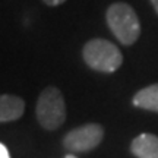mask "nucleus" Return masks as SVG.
I'll list each match as a JSON object with an SVG mask.
<instances>
[{
    "label": "nucleus",
    "instance_id": "nucleus-2",
    "mask_svg": "<svg viewBox=\"0 0 158 158\" xmlns=\"http://www.w3.org/2000/svg\"><path fill=\"white\" fill-rule=\"evenodd\" d=\"M82 57L91 69L104 73L116 72L123 63V56L117 45L102 38L89 40L84 45Z\"/></svg>",
    "mask_w": 158,
    "mask_h": 158
},
{
    "label": "nucleus",
    "instance_id": "nucleus-11",
    "mask_svg": "<svg viewBox=\"0 0 158 158\" xmlns=\"http://www.w3.org/2000/svg\"><path fill=\"white\" fill-rule=\"evenodd\" d=\"M64 158H78V157H75L73 154H68V155H66V157Z\"/></svg>",
    "mask_w": 158,
    "mask_h": 158
},
{
    "label": "nucleus",
    "instance_id": "nucleus-10",
    "mask_svg": "<svg viewBox=\"0 0 158 158\" xmlns=\"http://www.w3.org/2000/svg\"><path fill=\"white\" fill-rule=\"evenodd\" d=\"M151 3H152L154 9H155V12L158 13V0H151Z\"/></svg>",
    "mask_w": 158,
    "mask_h": 158
},
{
    "label": "nucleus",
    "instance_id": "nucleus-9",
    "mask_svg": "<svg viewBox=\"0 0 158 158\" xmlns=\"http://www.w3.org/2000/svg\"><path fill=\"white\" fill-rule=\"evenodd\" d=\"M47 6H59L62 5V3H64L66 0H43Z\"/></svg>",
    "mask_w": 158,
    "mask_h": 158
},
{
    "label": "nucleus",
    "instance_id": "nucleus-7",
    "mask_svg": "<svg viewBox=\"0 0 158 158\" xmlns=\"http://www.w3.org/2000/svg\"><path fill=\"white\" fill-rule=\"evenodd\" d=\"M133 106L158 113V84L149 85L138 91L133 97Z\"/></svg>",
    "mask_w": 158,
    "mask_h": 158
},
{
    "label": "nucleus",
    "instance_id": "nucleus-4",
    "mask_svg": "<svg viewBox=\"0 0 158 158\" xmlns=\"http://www.w3.org/2000/svg\"><path fill=\"white\" fill-rule=\"evenodd\" d=\"M102 138L104 129L101 124L89 123L68 132L63 138V145L72 152H86L98 147Z\"/></svg>",
    "mask_w": 158,
    "mask_h": 158
},
{
    "label": "nucleus",
    "instance_id": "nucleus-6",
    "mask_svg": "<svg viewBox=\"0 0 158 158\" xmlns=\"http://www.w3.org/2000/svg\"><path fill=\"white\" fill-rule=\"evenodd\" d=\"M130 149L138 158H158V136L151 133H142L136 136Z\"/></svg>",
    "mask_w": 158,
    "mask_h": 158
},
{
    "label": "nucleus",
    "instance_id": "nucleus-1",
    "mask_svg": "<svg viewBox=\"0 0 158 158\" xmlns=\"http://www.w3.org/2000/svg\"><path fill=\"white\" fill-rule=\"evenodd\" d=\"M108 28L114 37L124 45H132L141 35V22L127 3H113L106 13Z\"/></svg>",
    "mask_w": 158,
    "mask_h": 158
},
{
    "label": "nucleus",
    "instance_id": "nucleus-5",
    "mask_svg": "<svg viewBox=\"0 0 158 158\" xmlns=\"http://www.w3.org/2000/svg\"><path fill=\"white\" fill-rule=\"evenodd\" d=\"M25 111V101L21 97L12 94L0 95V123L15 122L21 118Z\"/></svg>",
    "mask_w": 158,
    "mask_h": 158
},
{
    "label": "nucleus",
    "instance_id": "nucleus-8",
    "mask_svg": "<svg viewBox=\"0 0 158 158\" xmlns=\"http://www.w3.org/2000/svg\"><path fill=\"white\" fill-rule=\"evenodd\" d=\"M0 158H10L7 148H6L3 143H0Z\"/></svg>",
    "mask_w": 158,
    "mask_h": 158
},
{
    "label": "nucleus",
    "instance_id": "nucleus-3",
    "mask_svg": "<svg viewBox=\"0 0 158 158\" xmlns=\"http://www.w3.org/2000/svg\"><path fill=\"white\" fill-rule=\"evenodd\" d=\"M35 116L41 127L45 130L59 129L66 120V102L60 89L47 86L41 91L37 101Z\"/></svg>",
    "mask_w": 158,
    "mask_h": 158
}]
</instances>
